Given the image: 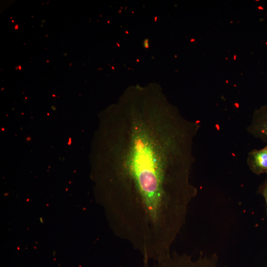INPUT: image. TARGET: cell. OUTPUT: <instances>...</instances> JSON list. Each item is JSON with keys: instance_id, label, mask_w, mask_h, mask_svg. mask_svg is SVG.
<instances>
[{"instance_id": "1", "label": "cell", "mask_w": 267, "mask_h": 267, "mask_svg": "<svg viewBox=\"0 0 267 267\" xmlns=\"http://www.w3.org/2000/svg\"><path fill=\"white\" fill-rule=\"evenodd\" d=\"M132 100L108 121V203L121 239L142 256L169 252L197 189L190 175L198 121L165 104Z\"/></svg>"}, {"instance_id": "2", "label": "cell", "mask_w": 267, "mask_h": 267, "mask_svg": "<svg viewBox=\"0 0 267 267\" xmlns=\"http://www.w3.org/2000/svg\"><path fill=\"white\" fill-rule=\"evenodd\" d=\"M150 263H144L143 267H226L219 265L217 256L215 254L210 257L200 256L197 259L186 254H179L176 252Z\"/></svg>"}, {"instance_id": "3", "label": "cell", "mask_w": 267, "mask_h": 267, "mask_svg": "<svg viewBox=\"0 0 267 267\" xmlns=\"http://www.w3.org/2000/svg\"><path fill=\"white\" fill-rule=\"evenodd\" d=\"M247 130L254 137L261 139L267 145V105L254 112Z\"/></svg>"}, {"instance_id": "4", "label": "cell", "mask_w": 267, "mask_h": 267, "mask_svg": "<svg viewBox=\"0 0 267 267\" xmlns=\"http://www.w3.org/2000/svg\"><path fill=\"white\" fill-rule=\"evenodd\" d=\"M247 163L253 173L257 175L266 174L267 176V145L261 149L249 152Z\"/></svg>"}, {"instance_id": "5", "label": "cell", "mask_w": 267, "mask_h": 267, "mask_svg": "<svg viewBox=\"0 0 267 267\" xmlns=\"http://www.w3.org/2000/svg\"><path fill=\"white\" fill-rule=\"evenodd\" d=\"M258 192L264 198L266 205V212L267 215V177L264 181L260 185Z\"/></svg>"}, {"instance_id": "6", "label": "cell", "mask_w": 267, "mask_h": 267, "mask_svg": "<svg viewBox=\"0 0 267 267\" xmlns=\"http://www.w3.org/2000/svg\"><path fill=\"white\" fill-rule=\"evenodd\" d=\"M144 46L145 47H148V41L147 40V41H144Z\"/></svg>"}]
</instances>
